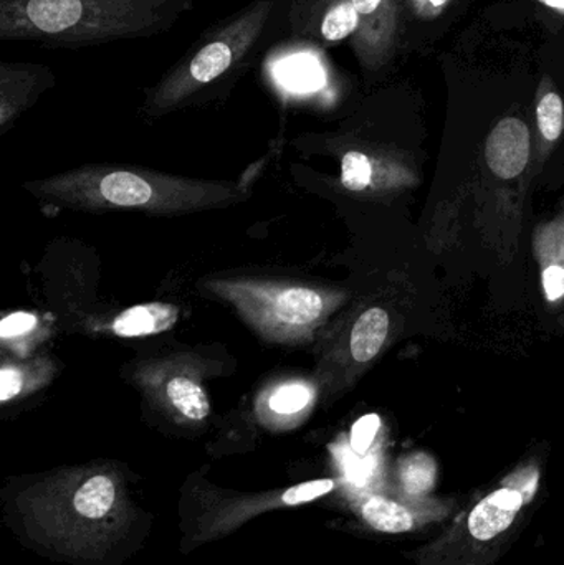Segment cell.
<instances>
[{"label":"cell","mask_w":564,"mask_h":565,"mask_svg":"<svg viewBox=\"0 0 564 565\" xmlns=\"http://www.w3.org/2000/svg\"><path fill=\"white\" fill-rule=\"evenodd\" d=\"M192 0H2L0 36L89 45L161 32Z\"/></svg>","instance_id":"obj_1"},{"label":"cell","mask_w":564,"mask_h":565,"mask_svg":"<svg viewBox=\"0 0 564 565\" xmlns=\"http://www.w3.org/2000/svg\"><path fill=\"white\" fill-rule=\"evenodd\" d=\"M281 2L284 0H257L227 25L219 29L211 39L201 42L162 83L161 96L178 99L185 93L224 78L232 70H238V65H244L245 58L252 55V50L270 26L275 7Z\"/></svg>","instance_id":"obj_2"},{"label":"cell","mask_w":564,"mask_h":565,"mask_svg":"<svg viewBox=\"0 0 564 565\" xmlns=\"http://www.w3.org/2000/svg\"><path fill=\"white\" fill-rule=\"evenodd\" d=\"M358 15L354 50L363 66L377 70L390 62L401 42L400 0H353Z\"/></svg>","instance_id":"obj_3"},{"label":"cell","mask_w":564,"mask_h":565,"mask_svg":"<svg viewBox=\"0 0 564 565\" xmlns=\"http://www.w3.org/2000/svg\"><path fill=\"white\" fill-rule=\"evenodd\" d=\"M290 22L297 39L320 45L343 42L358 29L353 0H291Z\"/></svg>","instance_id":"obj_4"},{"label":"cell","mask_w":564,"mask_h":565,"mask_svg":"<svg viewBox=\"0 0 564 565\" xmlns=\"http://www.w3.org/2000/svg\"><path fill=\"white\" fill-rule=\"evenodd\" d=\"M119 491L113 478L108 475H92L76 484L68 494L66 504V524L73 526L93 527L106 526L109 518L119 513Z\"/></svg>","instance_id":"obj_5"},{"label":"cell","mask_w":564,"mask_h":565,"mask_svg":"<svg viewBox=\"0 0 564 565\" xmlns=\"http://www.w3.org/2000/svg\"><path fill=\"white\" fill-rule=\"evenodd\" d=\"M486 159L490 171L499 178L522 174L530 159L529 126L519 118L502 119L487 138Z\"/></svg>","instance_id":"obj_6"},{"label":"cell","mask_w":564,"mask_h":565,"mask_svg":"<svg viewBox=\"0 0 564 565\" xmlns=\"http://www.w3.org/2000/svg\"><path fill=\"white\" fill-rule=\"evenodd\" d=\"M526 498L517 487H503L483 498L467 520V530L477 543H489L512 527Z\"/></svg>","instance_id":"obj_7"},{"label":"cell","mask_w":564,"mask_h":565,"mask_svg":"<svg viewBox=\"0 0 564 565\" xmlns=\"http://www.w3.org/2000/svg\"><path fill=\"white\" fill-rule=\"evenodd\" d=\"M268 296V318L281 328H307L317 322L323 312V299L310 288L294 286Z\"/></svg>","instance_id":"obj_8"},{"label":"cell","mask_w":564,"mask_h":565,"mask_svg":"<svg viewBox=\"0 0 564 565\" xmlns=\"http://www.w3.org/2000/svg\"><path fill=\"white\" fill-rule=\"evenodd\" d=\"M178 308L166 302H148L123 311L113 322V331L121 338L161 334L178 321Z\"/></svg>","instance_id":"obj_9"},{"label":"cell","mask_w":564,"mask_h":565,"mask_svg":"<svg viewBox=\"0 0 564 565\" xmlns=\"http://www.w3.org/2000/svg\"><path fill=\"white\" fill-rule=\"evenodd\" d=\"M361 518L368 526L386 534L409 533L419 523V513L413 508L384 497L366 498L361 504Z\"/></svg>","instance_id":"obj_10"},{"label":"cell","mask_w":564,"mask_h":565,"mask_svg":"<svg viewBox=\"0 0 564 565\" xmlns=\"http://www.w3.org/2000/svg\"><path fill=\"white\" fill-rule=\"evenodd\" d=\"M390 331V316L384 309L371 308L358 318L351 331V354L357 362H370L383 348Z\"/></svg>","instance_id":"obj_11"},{"label":"cell","mask_w":564,"mask_h":565,"mask_svg":"<svg viewBox=\"0 0 564 565\" xmlns=\"http://www.w3.org/2000/svg\"><path fill=\"white\" fill-rule=\"evenodd\" d=\"M99 194L111 204L135 207L151 201L152 189L145 179L131 172H111L99 182Z\"/></svg>","instance_id":"obj_12"},{"label":"cell","mask_w":564,"mask_h":565,"mask_svg":"<svg viewBox=\"0 0 564 565\" xmlns=\"http://www.w3.org/2000/svg\"><path fill=\"white\" fill-rule=\"evenodd\" d=\"M456 0H400L401 40L411 32L416 35L417 25L427 26L439 22Z\"/></svg>","instance_id":"obj_13"},{"label":"cell","mask_w":564,"mask_h":565,"mask_svg":"<svg viewBox=\"0 0 564 565\" xmlns=\"http://www.w3.org/2000/svg\"><path fill=\"white\" fill-rule=\"evenodd\" d=\"M168 397L184 417L204 420L211 414V404L201 385L188 377H174L168 384Z\"/></svg>","instance_id":"obj_14"},{"label":"cell","mask_w":564,"mask_h":565,"mask_svg":"<svg viewBox=\"0 0 564 565\" xmlns=\"http://www.w3.org/2000/svg\"><path fill=\"white\" fill-rule=\"evenodd\" d=\"M401 480H403L404 491L409 497H423L427 491L433 490L434 480H436V463L427 455H413L403 461Z\"/></svg>","instance_id":"obj_15"},{"label":"cell","mask_w":564,"mask_h":565,"mask_svg":"<svg viewBox=\"0 0 564 565\" xmlns=\"http://www.w3.org/2000/svg\"><path fill=\"white\" fill-rule=\"evenodd\" d=\"M539 128L546 141H556L564 129V103L556 92H549L536 106Z\"/></svg>","instance_id":"obj_16"},{"label":"cell","mask_w":564,"mask_h":565,"mask_svg":"<svg viewBox=\"0 0 564 565\" xmlns=\"http://www.w3.org/2000/svg\"><path fill=\"white\" fill-rule=\"evenodd\" d=\"M373 164L363 152L350 151L341 161V182L350 191H364L371 184Z\"/></svg>","instance_id":"obj_17"},{"label":"cell","mask_w":564,"mask_h":565,"mask_svg":"<svg viewBox=\"0 0 564 565\" xmlns=\"http://www.w3.org/2000/svg\"><path fill=\"white\" fill-rule=\"evenodd\" d=\"M334 490L333 480H311L307 483L297 484V487L288 488L281 494L280 501L285 507H298V504L310 503L317 498L324 497Z\"/></svg>","instance_id":"obj_18"},{"label":"cell","mask_w":564,"mask_h":565,"mask_svg":"<svg viewBox=\"0 0 564 565\" xmlns=\"http://www.w3.org/2000/svg\"><path fill=\"white\" fill-rule=\"evenodd\" d=\"M310 402V392L304 385H287L275 392L270 398L272 411L278 414H295L307 407Z\"/></svg>","instance_id":"obj_19"},{"label":"cell","mask_w":564,"mask_h":565,"mask_svg":"<svg viewBox=\"0 0 564 565\" xmlns=\"http://www.w3.org/2000/svg\"><path fill=\"white\" fill-rule=\"evenodd\" d=\"M381 420L376 414L364 415L351 430V448L357 455H366L380 430Z\"/></svg>","instance_id":"obj_20"},{"label":"cell","mask_w":564,"mask_h":565,"mask_svg":"<svg viewBox=\"0 0 564 565\" xmlns=\"http://www.w3.org/2000/svg\"><path fill=\"white\" fill-rule=\"evenodd\" d=\"M35 316L30 315V312H13V315L2 319L0 335L3 339H9L13 335L23 334V332H29L35 326Z\"/></svg>","instance_id":"obj_21"},{"label":"cell","mask_w":564,"mask_h":565,"mask_svg":"<svg viewBox=\"0 0 564 565\" xmlns=\"http://www.w3.org/2000/svg\"><path fill=\"white\" fill-rule=\"evenodd\" d=\"M543 286H545L546 298L556 301L564 295V268L552 265L543 271Z\"/></svg>","instance_id":"obj_22"},{"label":"cell","mask_w":564,"mask_h":565,"mask_svg":"<svg viewBox=\"0 0 564 565\" xmlns=\"http://www.w3.org/2000/svg\"><path fill=\"white\" fill-rule=\"evenodd\" d=\"M22 388V377L12 367H3L0 372V401L9 402Z\"/></svg>","instance_id":"obj_23"},{"label":"cell","mask_w":564,"mask_h":565,"mask_svg":"<svg viewBox=\"0 0 564 565\" xmlns=\"http://www.w3.org/2000/svg\"><path fill=\"white\" fill-rule=\"evenodd\" d=\"M536 2L542 3L543 7L553 10V12L564 15V0H536Z\"/></svg>","instance_id":"obj_24"}]
</instances>
